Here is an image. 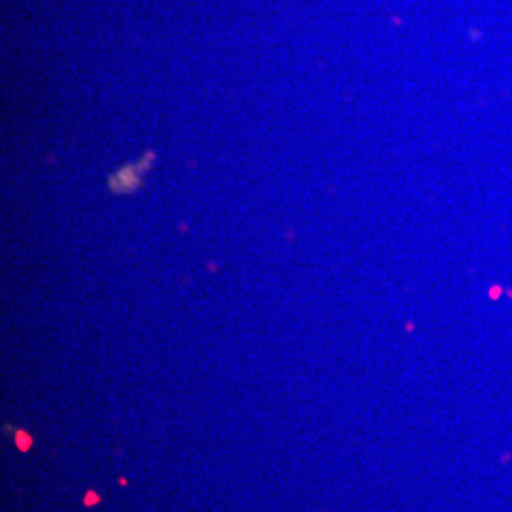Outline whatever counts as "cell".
<instances>
[{
    "instance_id": "2",
    "label": "cell",
    "mask_w": 512,
    "mask_h": 512,
    "mask_svg": "<svg viewBox=\"0 0 512 512\" xmlns=\"http://www.w3.org/2000/svg\"><path fill=\"white\" fill-rule=\"evenodd\" d=\"M97 501H99V495L93 494V492H90L88 497L84 499V503H86V505H93V503H97Z\"/></svg>"
},
{
    "instance_id": "1",
    "label": "cell",
    "mask_w": 512,
    "mask_h": 512,
    "mask_svg": "<svg viewBox=\"0 0 512 512\" xmlns=\"http://www.w3.org/2000/svg\"><path fill=\"white\" fill-rule=\"evenodd\" d=\"M16 442H18L19 450H21V452H27V450L31 448V437H29L27 433H18Z\"/></svg>"
}]
</instances>
